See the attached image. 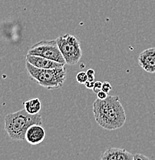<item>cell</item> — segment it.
<instances>
[{
	"instance_id": "obj_4",
	"label": "cell",
	"mask_w": 155,
	"mask_h": 160,
	"mask_svg": "<svg viewBox=\"0 0 155 160\" xmlns=\"http://www.w3.org/2000/svg\"><path fill=\"white\" fill-rule=\"evenodd\" d=\"M56 40L65 64L69 66L77 64L82 56V50L78 38L73 35L65 34L58 36Z\"/></svg>"
},
{
	"instance_id": "obj_11",
	"label": "cell",
	"mask_w": 155,
	"mask_h": 160,
	"mask_svg": "<svg viewBox=\"0 0 155 160\" xmlns=\"http://www.w3.org/2000/svg\"><path fill=\"white\" fill-rule=\"evenodd\" d=\"M118 148H109L101 155V160H117Z\"/></svg>"
},
{
	"instance_id": "obj_8",
	"label": "cell",
	"mask_w": 155,
	"mask_h": 160,
	"mask_svg": "<svg viewBox=\"0 0 155 160\" xmlns=\"http://www.w3.org/2000/svg\"><path fill=\"white\" fill-rule=\"evenodd\" d=\"M26 62L39 69H56V68L61 67L65 65L41 57V56H33V55L29 54H27L26 56Z\"/></svg>"
},
{
	"instance_id": "obj_10",
	"label": "cell",
	"mask_w": 155,
	"mask_h": 160,
	"mask_svg": "<svg viewBox=\"0 0 155 160\" xmlns=\"http://www.w3.org/2000/svg\"><path fill=\"white\" fill-rule=\"evenodd\" d=\"M117 160H134V155L124 149L117 150Z\"/></svg>"
},
{
	"instance_id": "obj_18",
	"label": "cell",
	"mask_w": 155,
	"mask_h": 160,
	"mask_svg": "<svg viewBox=\"0 0 155 160\" xmlns=\"http://www.w3.org/2000/svg\"><path fill=\"white\" fill-rule=\"evenodd\" d=\"M95 82V81H94ZM94 82H90V81H87L85 84V86L87 89H92L93 87H94Z\"/></svg>"
},
{
	"instance_id": "obj_17",
	"label": "cell",
	"mask_w": 155,
	"mask_h": 160,
	"mask_svg": "<svg viewBox=\"0 0 155 160\" xmlns=\"http://www.w3.org/2000/svg\"><path fill=\"white\" fill-rule=\"evenodd\" d=\"M108 93L104 92V91L101 90L97 93V96H98V99H105L107 97H108Z\"/></svg>"
},
{
	"instance_id": "obj_5",
	"label": "cell",
	"mask_w": 155,
	"mask_h": 160,
	"mask_svg": "<svg viewBox=\"0 0 155 160\" xmlns=\"http://www.w3.org/2000/svg\"><path fill=\"white\" fill-rule=\"evenodd\" d=\"M28 54L39 56L65 64L56 40H42L36 42L28 50Z\"/></svg>"
},
{
	"instance_id": "obj_6",
	"label": "cell",
	"mask_w": 155,
	"mask_h": 160,
	"mask_svg": "<svg viewBox=\"0 0 155 160\" xmlns=\"http://www.w3.org/2000/svg\"><path fill=\"white\" fill-rule=\"evenodd\" d=\"M138 64L147 72L155 73V48L141 52L138 56Z\"/></svg>"
},
{
	"instance_id": "obj_3",
	"label": "cell",
	"mask_w": 155,
	"mask_h": 160,
	"mask_svg": "<svg viewBox=\"0 0 155 160\" xmlns=\"http://www.w3.org/2000/svg\"><path fill=\"white\" fill-rule=\"evenodd\" d=\"M26 68L31 80L48 89H59L66 79L65 66L56 69H39L26 62Z\"/></svg>"
},
{
	"instance_id": "obj_1",
	"label": "cell",
	"mask_w": 155,
	"mask_h": 160,
	"mask_svg": "<svg viewBox=\"0 0 155 160\" xmlns=\"http://www.w3.org/2000/svg\"><path fill=\"white\" fill-rule=\"evenodd\" d=\"M93 113L96 122L108 130L120 129L126 121L125 110L118 96H108L105 99H95Z\"/></svg>"
},
{
	"instance_id": "obj_15",
	"label": "cell",
	"mask_w": 155,
	"mask_h": 160,
	"mask_svg": "<svg viewBox=\"0 0 155 160\" xmlns=\"http://www.w3.org/2000/svg\"><path fill=\"white\" fill-rule=\"evenodd\" d=\"M101 87H102V82L101 81H95L94 82V87H93V92L94 93H98V92L101 91Z\"/></svg>"
},
{
	"instance_id": "obj_12",
	"label": "cell",
	"mask_w": 155,
	"mask_h": 160,
	"mask_svg": "<svg viewBox=\"0 0 155 160\" xmlns=\"http://www.w3.org/2000/svg\"><path fill=\"white\" fill-rule=\"evenodd\" d=\"M76 80L80 84H85L88 81V76L85 72H79L76 76Z\"/></svg>"
},
{
	"instance_id": "obj_14",
	"label": "cell",
	"mask_w": 155,
	"mask_h": 160,
	"mask_svg": "<svg viewBox=\"0 0 155 160\" xmlns=\"http://www.w3.org/2000/svg\"><path fill=\"white\" fill-rule=\"evenodd\" d=\"M112 89V86H111V83L108 82H102V87H101V90L104 91V92L108 93L110 92V91Z\"/></svg>"
},
{
	"instance_id": "obj_13",
	"label": "cell",
	"mask_w": 155,
	"mask_h": 160,
	"mask_svg": "<svg viewBox=\"0 0 155 160\" xmlns=\"http://www.w3.org/2000/svg\"><path fill=\"white\" fill-rule=\"evenodd\" d=\"M88 76V81L90 82H94L96 81L95 80V72L94 71L93 69H88V71L86 72Z\"/></svg>"
},
{
	"instance_id": "obj_7",
	"label": "cell",
	"mask_w": 155,
	"mask_h": 160,
	"mask_svg": "<svg viewBox=\"0 0 155 160\" xmlns=\"http://www.w3.org/2000/svg\"><path fill=\"white\" fill-rule=\"evenodd\" d=\"M46 138V130L42 125L34 124L29 126L26 132V140L31 145H38Z\"/></svg>"
},
{
	"instance_id": "obj_2",
	"label": "cell",
	"mask_w": 155,
	"mask_h": 160,
	"mask_svg": "<svg viewBox=\"0 0 155 160\" xmlns=\"http://www.w3.org/2000/svg\"><path fill=\"white\" fill-rule=\"evenodd\" d=\"M41 116L31 115L23 109L6 115L4 118L5 130L11 139L23 141L26 139V132L29 126L34 124L42 125Z\"/></svg>"
},
{
	"instance_id": "obj_16",
	"label": "cell",
	"mask_w": 155,
	"mask_h": 160,
	"mask_svg": "<svg viewBox=\"0 0 155 160\" xmlns=\"http://www.w3.org/2000/svg\"><path fill=\"white\" fill-rule=\"evenodd\" d=\"M134 160H151L148 156H144L143 154H140V153H136L134 155Z\"/></svg>"
},
{
	"instance_id": "obj_9",
	"label": "cell",
	"mask_w": 155,
	"mask_h": 160,
	"mask_svg": "<svg viewBox=\"0 0 155 160\" xmlns=\"http://www.w3.org/2000/svg\"><path fill=\"white\" fill-rule=\"evenodd\" d=\"M24 109L31 115L38 114L41 109V102L39 98H32L23 102Z\"/></svg>"
}]
</instances>
